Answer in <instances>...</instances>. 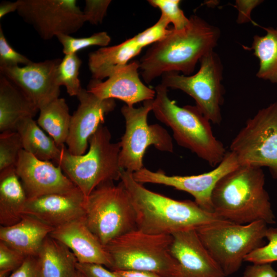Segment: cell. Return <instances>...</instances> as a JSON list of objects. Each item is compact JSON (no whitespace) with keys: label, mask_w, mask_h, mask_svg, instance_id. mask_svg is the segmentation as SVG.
<instances>
[{"label":"cell","mask_w":277,"mask_h":277,"mask_svg":"<svg viewBox=\"0 0 277 277\" xmlns=\"http://www.w3.org/2000/svg\"><path fill=\"white\" fill-rule=\"evenodd\" d=\"M120 142L112 143L109 130L102 124L89 138L87 152L74 155L64 145L58 165L86 197L101 184L120 180Z\"/></svg>","instance_id":"cell-6"},{"label":"cell","mask_w":277,"mask_h":277,"mask_svg":"<svg viewBox=\"0 0 277 277\" xmlns=\"http://www.w3.org/2000/svg\"><path fill=\"white\" fill-rule=\"evenodd\" d=\"M263 2L260 0H237L235 1L234 7L238 11L236 22L238 24H244L252 22V24L258 26L253 23L251 17V13L252 10Z\"/></svg>","instance_id":"cell-39"},{"label":"cell","mask_w":277,"mask_h":277,"mask_svg":"<svg viewBox=\"0 0 277 277\" xmlns=\"http://www.w3.org/2000/svg\"><path fill=\"white\" fill-rule=\"evenodd\" d=\"M172 235L171 252L180 265L182 277H225L195 230L181 231Z\"/></svg>","instance_id":"cell-19"},{"label":"cell","mask_w":277,"mask_h":277,"mask_svg":"<svg viewBox=\"0 0 277 277\" xmlns=\"http://www.w3.org/2000/svg\"><path fill=\"white\" fill-rule=\"evenodd\" d=\"M17 13L45 40L70 35L86 22L75 0H18Z\"/></svg>","instance_id":"cell-12"},{"label":"cell","mask_w":277,"mask_h":277,"mask_svg":"<svg viewBox=\"0 0 277 277\" xmlns=\"http://www.w3.org/2000/svg\"><path fill=\"white\" fill-rule=\"evenodd\" d=\"M27 256L0 241V277H7L23 263Z\"/></svg>","instance_id":"cell-35"},{"label":"cell","mask_w":277,"mask_h":277,"mask_svg":"<svg viewBox=\"0 0 277 277\" xmlns=\"http://www.w3.org/2000/svg\"><path fill=\"white\" fill-rule=\"evenodd\" d=\"M76 277H85L80 271L77 270Z\"/></svg>","instance_id":"cell-44"},{"label":"cell","mask_w":277,"mask_h":277,"mask_svg":"<svg viewBox=\"0 0 277 277\" xmlns=\"http://www.w3.org/2000/svg\"><path fill=\"white\" fill-rule=\"evenodd\" d=\"M153 100L144 102L135 108L125 105L121 113L125 121V130L119 142V162L122 169L131 173L143 168V158L147 148L153 145L157 150L172 152V140L168 131L159 124L149 125L147 118L152 111Z\"/></svg>","instance_id":"cell-10"},{"label":"cell","mask_w":277,"mask_h":277,"mask_svg":"<svg viewBox=\"0 0 277 277\" xmlns=\"http://www.w3.org/2000/svg\"><path fill=\"white\" fill-rule=\"evenodd\" d=\"M54 229L35 217L24 214L16 223L0 226V241L26 256H36Z\"/></svg>","instance_id":"cell-21"},{"label":"cell","mask_w":277,"mask_h":277,"mask_svg":"<svg viewBox=\"0 0 277 277\" xmlns=\"http://www.w3.org/2000/svg\"><path fill=\"white\" fill-rule=\"evenodd\" d=\"M169 22L163 15H161L157 22L143 32L133 37L136 43L142 48L158 42L165 38L171 31L168 28Z\"/></svg>","instance_id":"cell-34"},{"label":"cell","mask_w":277,"mask_h":277,"mask_svg":"<svg viewBox=\"0 0 277 277\" xmlns=\"http://www.w3.org/2000/svg\"><path fill=\"white\" fill-rule=\"evenodd\" d=\"M85 199L78 188L67 193L45 194L28 199L23 213L55 228L84 217Z\"/></svg>","instance_id":"cell-18"},{"label":"cell","mask_w":277,"mask_h":277,"mask_svg":"<svg viewBox=\"0 0 277 277\" xmlns=\"http://www.w3.org/2000/svg\"><path fill=\"white\" fill-rule=\"evenodd\" d=\"M77 97L80 103L71 115L66 144L71 154L80 155L86 153L89 138L103 124L106 115L114 110L116 104L114 99H101L83 88Z\"/></svg>","instance_id":"cell-16"},{"label":"cell","mask_w":277,"mask_h":277,"mask_svg":"<svg viewBox=\"0 0 277 277\" xmlns=\"http://www.w3.org/2000/svg\"><path fill=\"white\" fill-rule=\"evenodd\" d=\"M242 277H244V276H242Z\"/></svg>","instance_id":"cell-45"},{"label":"cell","mask_w":277,"mask_h":277,"mask_svg":"<svg viewBox=\"0 0 277 277\" xmlns=\"http://www.w3.org/2000/svg\"><path fill=\"white\" fill-rule=\"evenodd\" d=\"M244 277H277V272L270 263L253 264L248 266L244 272Z\"/></svg>","instance_id":"cell-41"},{"label":"cell","mask_w":277,"mask_h":277,"mask_svg":"<svg viewBox=\"0 0 277 277\" xmlns=\"http://www.w3.org/2000/svg\"><path fill=\"white\" fill-rule=\"evenodd\" d=\"M188 25L181 30L172 28L162 40L153 44L139 63L144 81L149 83L168 72H182L189 75L196 65L217 45L220 30L199 16L189 17Z\"/></svg>","instance_id":"cell-2"},{"label":"cell","mask_w":277,"mask_h":277,"mask_svg":"<svg viewBox=\"0 0 277 277\" xmlns=\"http://www.w3.org/2000/svg\"><path fill=\"white\" fill-rule=\"evenodd\" d=\"M139 68V63H128L104 82L91 80L87 90L101 99H118L129 107L138 102L154 100L155 91L142 83L138 72Z\"/></svg>","instance_id":"cell-17"},{"label":"cell","mask_w":277,"mask_h":277,"mask_svg":"<svg viewBox=\"0 0 277 277\" xmlns=\"http://www.w3.org/2000/svg\"><path fill=\"white\" fill-rule=\"evenodd\" d=\"M119 277H165L156 273L143 270H115L113 271Z\"/></svg>","instance_id":"cell-42"},{"label":"cell","mask_w":277,"mask_h":277,"mask_svg":"<svg viewBox=\"0 0 277 277\" xmlns=\"http://www.w3.org/2000/svg\"><path fill=\"white\" fill-rule=\"evenodd\" d=\"M32 62L24 55L15 51L6 39L0 27V67L28 65Z\"/></svg>","instance_id":"cell-36"},{"label":"cell","mask_w":277,"mask_h":277,"mask_svg":"<svg viewBox=\"0 0 277 277\" xmlns=\"http://www.w3.org/2000/svg\"><path fill=\"white\" fill-rule=\"evenodd\" d=\"M18 7V1L15 2H3L0 5V18H2L7 14L17 11Z\"/></svg>","instance_id":"cell-43"},{"label":"cell","mask_w":277,"mask_h":277,"mask_svg":"<svg viewBox=\"0 0 277 277\" xmlns=\"http://www.w3.org/2000/svg\"><path fill=\"white\" fill-rule=\"evenodd\" d=\"M56 37L62 45L63 52L65 55L76 53L79 50L91 46L106 47L111 41L110 36L105 31L86 37L77 38L64 34H58Z\"/></svg>","instance_id":"cell-31"},{"label":"cell","mask_w":277,"mask_h":277,"mask_svg":"<svg viewBox=\"0 0 277 277\" xmlns=\"http://www.w3.org/2000/svg\"><path fill=\"white\" fill-rule=\"evenodd\" d=\"M267 223L238 224L224 220L196 229L201 242L225 276L239 270L245 257L263 246Z\"/></svg>","instance_id":"cell-7"},{"label":"cell","mask_w":277,"mask_h":277,"mask_svg":"<svg viewBox=\"0 0 277 277\" xmlns=\"http://www.w3.org/2000/svg\"><path fill=\"white\" fill-rule=\"evenodd\" d=\"M240 165L268 167L277 181V101L260 109L232 141Z\"/></svg>","instance_id":"cell-9"},{"label":"cell","mask_w":277,"mask_h":277,"mask_svg":"<svg viewBox=\"0 0 277 277\" xmlns=\"http://www.w3.org/2000/svg\"><path fill=\"white\" fill-rule=\"evenodd\" d=\"M49 235L68 247L78 263L98 264L110 269L111 260L105 246L88 228L84 216L55 228Z\"/></svg>","instance_id":"cell-20"},{"label":"cell","mask_w":277,"mask_h":277,"mask_svg":"<svg viewBox=\"0 0 277 277\" xmlns=\"http://www.w3.org/2000/svg\"><path fill=\"white\" fill-rule=\"evenodd\" d=\"M264 35H255L250 47L243 46L259 60L256 76L263 80L277 84V27H262Z\"/></svg>","instance_id":"cell-28"},{"label":"cell","mask_w":277,"mask_h":277,"mask_svg":"<svg viewBox=\"0 0 277 277\" xmlns=\"http://www.w3.org/2000/svg\"><path fill=\"white\" fill-rule=\"evenodd\" d=\"M23 149L20 135L17 131L0 134V172L15 167L19 154Z\"/></svg>","instance_id":"cell-30"},{"label":"cell","mask_w":277,"mask_h":277,"mask_svg":"<svg viewBox=\"0 0 277 277\" xmlns=\"http://www.w3.org/2000/svg\"><path fill=\"white\" fill-rule=\"evenodd\" d=\"M83 11L86 22L97 25L102 22L111 3L110 0H86Z\"/></svg>","instance_id":"cell-37"},{"label":"cell","mask_w":277,"mask_h":277,"mask_svg":"<svg viewBox=\"0 0 277 277\" xmlns=\"http://www.w3.org/2000/svg\"><path fill=\"white\" fill-rule=\"evenodd\" d=\"M39 110L11 81L1 74L0 131H16L18 122Z\"/></svg>","instance_id":"cell-22"},{"label":"cell","mask_w":277,"mask_h":277,"mask_svg":"<svg viewBox=\"0 0 277 277\" xmlns=\"http://www.w3.org/2000/svg\"><path fill=\"white\" fill-rule=\"evenodd\" d=\"M148 2L152 6L161 10V15L164 16L169 23L173 24L174 30H182L189 24V18L185 16L180 7L181 1L150 0Z\"/></svg>","instance_id":"cell-32"},{"label":"cell","mask_w":277,"mask_h":277,"mask_svg":"<svg viewBox=\"0 0 277 277\" xmlns=\"http://www.w3.org/2000/svg\"><path fill=\"white\" fill-rule=\"evenodd\" d=\"M264 185L262 168L240 165L215 185L211 194L213 212L238 224L256 221L274 224L275 216Z\"/></svg>","instance_id":"cell-3"},{"label":"cell","mask_w":277,"mask_h":277,"mask_svg":"<svg viewBox=\"0 0 277 277\" xmlns=\"http://www.w3.org/2000/svg\"><path fill=\"white\" fill-rule=\"evenodd\" d=\"M153 111L156 118L170 128L177 144L195 153L212 167L217 166L227 152L213 135L210 121L195 106H179L162 84L155 88Z\"/></svg>","instance_id":"cell-4"},{"label":"cell","mask_w":277,"mask_h":277,"mask_svg":"<svg viewBox=\"0 0 277 277\" xmlns=\"http://www.w3.org/2000/svg\"><path fill=\"white\" fill-rule=\"evenodd\" d=\"M240 164L235 154L226 152L221 163L212 170L198 175H168L162 170L152 171L144 167L132 173L133 179L141 184L151 183L170 186L190 194L202 209L214 212L211 194L217 182Z\"/></svg>","instance_id":"cell-13"},{"label":"cell","mask_w":277,"mask_h":277,"mask_svg":"<svg viewBox=\"0 0 277 277\" xmlns=\"http://www.w3.org/2000/svg\"><path fill=\"white\" fill-rule=\"evenodd\" d=\"M94 263H77V269L85 277H119L113 271Z\"/></svg>","instance_id":"cell-38"},{"label":"cell","mask_w":277,"mask_h":277,"mask_svg":"<svg viewBox=\"0 0 277 277\" xmlns=\"http://www.w3.org/2000/svg\"><path fill=\"white\" fill-rule=\"evenodd\" d=\"M265 238L268 243L252 251L245 257L244 261L253 264H271L277 261V228H268Z\"/></svg>","instance_id":"cell-33"},{"label":"cell","mask_w":277,"mask_h":277,"mask_svg":"<svg viewBox=\"0 0 277 277\" xmlns=\"http://www.w3.org/2000/svg\"><path fill=\"white\" fill-rule=\"evenodd\" d=\"M7 277H39L36 257L27 256L21 266Z\"/></svg>","instance_id":"cell-40"},{"label":"cell","mask_w":277,"mask_h":277,"mask_svg":"<svg viewBox=\"0 0 277 277\" xmlns=\"http://www.w3.org/2000/svg\"><path fill=\"white\" fill-rule=\"evenodd\" d=\"M200 63L195 74L187 76L174 72L166 73L162 75L161 84L167 88L179 89L188 94L210 122L220 124L224 93L222 62L213 50L202 57Z\"/></svg>","instance_id":"cell-11"},{"label":"cell","mask_w":277,"mask_h":277,"mask_svg":"<svg viewBox=\"0 0 277 277\" xmlns=\"http://www.w3.org/2000/svg\"><path fill=\"white\" fill-rule=\"evenodd\" d=\"M120 180L135 210L137 229L145 233L172 235L225 220L194 201L174 200L147 189L123 169Z\"/></svg>","instance_id":"cell-1"},{"label":"cell","mask_w":277,"mask_h":277,"mask_svg":"<svg viewBox=\"0 0 277 277\" xmlns=\"http://www.w3.org/2000/svg\"><path fill=\"white\" fill-rule=\"evenodd\" d=\"M37 123L62 148L69 134L71 115L63 98H57L39 110Z\"/></svg>","instance_id":"cell-27"},{"label":"cell","mask_w":277,"mask_h":277,"mask_svg":"<svg viewBox=\"0 0 277 277\" xmlns=\"http://www.w3.org/2000/svg\"><path fill=\"white\" fill-rule=\"evenodd\" d=\"M16 131L20 135L25 151L39 160H51L58 165L62 148L44 132L33 118L28 117L20 121Z\"/></svg>","instance_id":"cell-26"},{"label":"cell","mask_w":277,"mask_h":277,"mask_svg":"<svg viewBox=\"0 0 277 277\" xmlns=\"http://www.w3.org/2000/svg\"><path fill=\"white\" fill-rule=\"evenodd\" d=\"M172 235L151 234L136 229L120 236L106 245L110 270H143L165 277H182L180 265L172 255Z\"/></svg>","instance_id":"cell-5"},{"label":"cell","mask_w":277,"mask_h":277,"mask_svg":"<svg viewBox=\"0 0 277 277\" xmlns=\"http://www.w3.org/2000/svg\"><path fill=\"white\" fill-rule=\"evenodd\" d=\"M143 48L133 37L117 45L104 47L89 55L88 66L93 79L102 81L128 64Z\"/></svg>","instance_id":"cell-24"},{"label":"cell","mask_w":277,"mask_h":277,"mask_svg":"<svg viewBox=\"0 0 277 277\" xmlns=\"http://www.w3.org/2000/svg\"><path fill=\"white\" fill-rule=\"evenodd\" d=\"M85 222L105 246L114 239L137 229L136 214L129 195L121 181L103 183L86 197Z\"/></svg>","instance_id":"cell-8"},{"label":"cell","mask_w":277,"mask_h":277,"mask_svg":"<svg viewBox=\"0 0 277 277\" xmlns=\"http://www.w3.org/2000/svg\"><path fill=\"white\" fill-rule=\"evenodd\" d=\"M39 277H76L78 261L72 251L49 235L36 256Z\"/></svg>","instance_id":"cell-23"},{"label":"cell","mask_w":277,"mask_h":277,"mask_svg":"<svg viewBox=\"0 0 277 277\" xmlns=\"http://www.w3.org/2000/svg\"><path fill=\"white\" fill-rule=\"evenodd\" d=\"M15 170L28 199L77 188L60 166L39 160L24 149L19 154Z\"/></svg>","instance_id":"cell-15"},{"label":"cell","mask_w":277,"mask_h":277,"mask_svg":"<svg viewBox=\"0 0 277 277\" xmlns=\"http://www.w3.org/2000/svg\"><path fill=\"white\" fill-rule=\"evenodd\" d=\"M82 61L76 53L65 55L57 68V84L65 86L70 96H76L82 87L78 76Z\"/></svg>","instance_id":"cell-29"},{"label":"cell","mask_w":277,"mask_h":277,"mask_svg":"<svg viewBox=\"0 0 277 277\" xmlns=\"http://www.w3.org/2000/svg\"><path fill=\"white\" fill-rule=\"evenodd\" d=\"M28 200L15 167L0 172V224L12 225L21 220Z\"/></svg>","instance_id":"cell-25"},{"label":"cell","mask_w":277,"mask_h":277,"mask_svg":"<svg viewBox=\"0 0 277 277\" xmlns=\"http://www.w3.org/2000/svg\"><path fill=\"white\" fill-rule=\"evenodd\" d=\"M61 59L47 60L23 67H0L1 74L11 81L39 110L59 97L56 80Z\"/></svg>","instance_id":"cell-14"}]
</instances>
